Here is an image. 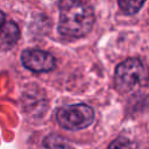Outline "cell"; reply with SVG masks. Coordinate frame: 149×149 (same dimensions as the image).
Instances as JSON below:
<instances>
[{
	"instance_id": "obj_5",
	"label": "cell",
	"mask_w": 149,
	"mask_h": 149,
	"mask_svg": "<svg viewBox=\"0 0 149 149\" xmlns=\"http://www.w3.org/2000/svg\"><path fill=\"white\" fill-rule=\"evenodd\" d=\"M20 36V31L17 26L9 21L3 24V27L0 30V49L7 50L15 45Z\"/></svg>"
},
{
	"instance_id": "obj_3",
	"label": "cell",
	"mask_w": 149,
	"mask_h": 149,
	"mask_svg": "<svg viewBox=\"0 0 149 149\" xmlns=\"http://www.w3.org/2000/svg\"><path fill=\"white\" fill-rule=\"evenodd\" d=\"M59 126L68 130H79L88 127L94 120V111L86 104L68 105L56 113Z\"/></svg>"
},
{
	"instance_id": "obj_9",
	"label": "cell",
	"mask_w": 149,
	"mask_h": 149,
	"mask_svg": "<svg viewBox=\"0 0 149 149\" xmlns=\"http://www.w3.org/2000/svg\"><path fill=\"white\" fill-rule=\"evenodd\" d=\"M5 24V13L0 10V30Z\"/></svg>"
},
{
	"instance_id": "obj_7",
	"label": "cell",
	"mask_w": 149,
	"mask_h": 149,
	"mask_svg": "<svg viewBox=\"0 0 149 149\" xmlns=\"http://www.w3.org/2000/svg\"><path fill=\"white\" fill-rule=\"evenodd\" d=\"M146 0H119V6L126 14H135L137 13L142 6L144 5Z\"/></svg>"
},
{
	"instance_id": "obj_8",
	"label": "cell",
	"mask_w": 149,
	"mask_h": 149,
	"mask_svg": "<svg viewBox=\"0 0 149 149\" xmlns=\"http://www.w3.org/2000/svg\"><path fill=\"white\" fill-rule=\"evenodd\" d=\"M108 149H133V147L128 140H126L123 137H119L109 144Z\"/></svg>"
},
{
	"instance_id": "obj_6",
	"label": "cell",
	"mask_w": 149,
	"mask_h": 149,
	"mask_svg": "<svg viewBox=\"0 0 149 149\" xmlns=\"http://www.w3.org/2000/svg\"><path fill=\"white\" fill-rule=\"evenodd\" d=\"M43 148L44 149H73V147L68 140L56 134L48 135L43 140Z\"/></svg>"
},
{
	"instance_id": "obj_2",
	"label": "cell",
	"mask_w": 149,
	"mask_h": 149,
	"mask_svg": "<svg viewBox=\"0 0 149 149\" xmlns=\"http://www.w3.org/2000/svg\"><path fill=\"white\" fill-rule=\"evenodd\" d=\"M147 79L146 68L139 58H128L120 63L115 71V87L121 93L132 92L141 87Z\"/></svg>"
},
{
	"instance_id": "obj_4",
	"label": "cell",
	"mask_w": 149,
	"mask_h": 149,
	"mask_svg": "<svg viewBox=\"0 0 149 149\" xmlns=\"http://www.w3.org/2000/svg\"><path fill=\"white\" fill-rule=\"evenodd\" d=\"M22 64L34 72H48L55 68V58L51 54L37 50L28 49L21 54Z\"/></svg>"
},
{
	"instance_id": "obj_1",
	"label": "cell",
	"mask_w": 149,
	"mask_h": 149,
	"mask_svg": "<svg viewBox=\"0 0 149 149\" xmlns=\"http://www.w3.org/2000/svg\"><path fill=\"white\" fill-rule=\"evenodd\" d=\"M94 14L92 8L80 0H62L59 2L58 30L68 37L85 36L92 28Z\"/></svg>"
}]
</instances>
